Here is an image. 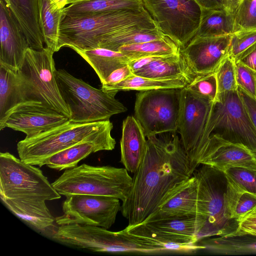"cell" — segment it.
Masks as SVG:
<instances>
[{
    "instance_id": "681fc988",
    "label": "cell",
    "mask_w": 256,
    "mask_h": 256,
    "mask_svg": "<svg viewBox=\"0 0 256 256\" xmlns=\"http://www.w3.org/2000/svg\"><path fill=\"white\" fill-rule=\"evenodd\" d=\"M83 0H68V5L70 4L74 3V2H81V1H83Z\"/></svg>"
},
{
    "instance_id": "8d00e7d4",
    "label": "cell",
    "mask_w": 256,
    "mask_h": 256,
    "mask_svg": "<svg viewBox=\"0 0 256 256\" xmlns=\"http://www.w3.org/2000/svg\"><path fill=\"white\" fill-rule=\"evenodd\" d=\"M256 42V30L235 32L231 36L228 54L234 58Z\"/></svg>"
},
{
    "instance_id": "277c9868",
    "label": "cell",
    "mask_w": 256,
    "mask_h": 256,
    "mask_svg": "<svg viewBox=\"0 0 256 256\" xmlns=\"http://www.w3.org/2000/svg\"><path fill=\"white\" fill-rule=\"evenodd\" d=\"M136 24H156L145 8L75 16L64 14L60 27L58 50L62 47H68L74 51L96 48L103 36Z\"/></svg>"
},
{
    "instance_id": "d4e9b609",
    "label": "cell",
    "mask_w": 256,
    "mask_h": 256,
    "mask_svg": "<svg viewBox=\"0 0 256 256\" xmlns=\"http://www.w3.org/2000/svg\"><path fill=\"white\" fill-rule=\"evenodd\" d=\"M134 74L156 79L184 76L193 80L196 77L180 52L177 54L160 56Z\"/></svg>"
},
{
    "instance_id": "9c48e42d",
    "label": "cell",
    "mask_w": 256,
    "mask_h": 256,
    "mask_svg": "<svg viewBox=\"0 0 256 256\" xmlns=\"http://www.w3.org/2000/svg\"><path fill=\"white\" fill-rule=\"evenodd\" d=\"M206 223L198 214L174 216L147 218L124 230L164 247L168 252H190L198 250V236Z\"/></svg>"
},
{
    "instance_id": "b9f144b4",
    "label": "cell",
    "mask_w": 256,
    "mask_h": 256,
    "mask_svg": "<svg viewBox=\"0 0 256 256\" xmlns=\"http://www.w3.org/2000/svg\"><path fill=\"white\" fill-rule=\"evenodd\" d=\"M132 74L133 72L128 64L118 68L112 72L102 83L101 89L119 84Z\"/></svg>"
},
{
    "instance_id": "4316f807",
    "label": "cell",
    "mask_w": 256,
    "mask_h": 256,
    "mask_svg": "<svg viewBox=\"0 0 256 256\" xmlns=\"http://www.w3.org/2000/svg\"><path fill=\"white\" fill-rule=\"evenodd\" d=\"M202 250L222 254H256V236L245 234L201 239Z\"/></svg>"
},
{
    "instance_id": "603a6c76",
    "label": "cell",
    "mask_w": 256,
    "mask_h": 256,
    "mask_svg": "<svg viewBox=\"0 0 256 256\" xmlns=\"http://www.w3.org/2000/svg\"><path fill=\"white\" fill-rule=\"evenodd\" d=\"M144 130L135 116L124 120L120 140V162L126 170L134 174L139 167L147 148Z\"/></svg>"
},
{
    "instance_id": "f907efd6",
    "label": "cell",
    "mask_w": 256,
    "mask_h": 256,
    "mask_svg": "<svg viewBox=\"0 0 256 256\" xmlns=\"http://www.w3.org/2000/svg\"><path fill=\"white\" fill-rule=\"evenodd\" d=\"M252 212H256V206L252 210L248 212V213H252ZM248 213H247V214H248Z\"/></svg>"
},
{
    "instance_id": "8992f818",
    "label": "cell",
    "mask_w": 256,
    "mask_h": 256,
    "mask_svg": "<svg viewBox=\"0 0 256 256\" xmlns=\"http://www.w3.org/2000/svg\"><path fill=\"white\" fill-rule=\"evenodd\" d=\"M52 184L66 197L73 194L106 196L122 202L130 194L132 178L125 168L84 164L66 170Z\"/></svg>"
},
{
    "instance_id": "484cf974",
    "label": "cell",
    "mask_w": 256,
    "mask_h": 256,
    "mask_svg": "<svg viewBox=\"0 0 256 256\" xmlns=\"http://www.w3.org/2000/svg\"><path fill=\"white\" fill-rule=\"evenodd\" d=\"M94 70L101 83L114 70L128 65L130 60L122 53L96 48L75 51Z\"/></svg>"
},
{
    "instance_id": "e575fe53",
    "label": "cell",
    "mask_w": 256,
    "mask_h": 256,
    "mask_svg": "<svg viewBox=\"0 0 256 256\" xmlns=\"http://www.w3.org/2000/svg\"><path fill=\"white\" fill-rule=\"evenodd\" d=\"M215 74L218 94L238 90L235 62L232 58L228 56L217 68Z\"/></svg>"
},
{
    "instance_id": "c3c4849f",
    "label": "cell",
    "mask_w": 256,
    "mask_h": 256,
    "mask_svg": "<svg viewBox=\"0 0 256 256\" xmlns=\"http://www.w3.org/2000/svg\"><path fill=\"white\" fill-rule=\"evenodd\" d=\"M68 0H56L54 2L51 4L54 10H62L68 5Z\"/></svg>"
},
{
    "instance_id": "836d02e7",
    "label": "cell",
    "mask_w": 256,
    "mask_h": 256,
    "mask_svg": "<svg viewBox=\"0 0 256 256\" xmlns=\"http://www.w3.org/2000/svg\"><path fill=\"white\" fill-rule=\"evenodd\" d=\"M196 94L214 102L218 94L215 72L196 76L186 86Z\"/></svg>"
},
{
    "instance_id": "ac0fdd59",
    "label": "cell",
    "mask_w": 256,
    "mask_h": 256,
    "mask_svg": "<svg viewBox=\"0 0 256 256\" xmlns=\"http://www.w3.org/2000/svg\"><path fill=\"white\" fill-rule=\"evenodd\" d=\"M69 120L62 113L43 106L30 102L18 107L10 116L4 128L20 131L30 138L58 126Z\"/></svg>"
},
{
    "instance_id": "7dc6e473",
    "label": "cell",
    "mask_w": 256,
    "mask_h": 256,
    "mask_svg": "<svg viewBox=\"0 0 256 256\" xmlns=\"http://www.w3.org/2000/svg\"><path fill=\"white\" fill-rule=\"evenodd\" d=\"M227 3L228 10L229 12L232 14L234 16L236 14V10L242 0H226Z\"/></svg>"
},
{
    "instance_id": "74e56055",
    "label": "cell",
    "mask_w": 256,
    "mask_h": 256,
    "mask_svg": "<svg viewBox=\"0 0 256 256\" xmlns=\"http://www.w3.org/2000/svg\"><path fill=\"white\" fill-rule=\"evenodd\" d=\"M224 172L247 192L256 195V171L244 168H233Z\"/></svg>"
},
{
    "instance_id": "30bf717a",
    "label": "cell",
    "mask_w": 256,
    "mask_h": 256,
    "mask_svg": "<svg viewBox=\"0 0 256 256\" xmlns=\"http://www.w3.org/2000/svg\"><path fill=\"white\" fill-rule=\"evenodd\" d=\"M193 174L198 184V214L204 217L206 224L198 236H228L236 228V222L228 220L224 215V196L226 179L224 172L208 165L202 164Z\"/></svg>"
},
{
    "instance_id": "f1b7e54d",
    "label": "cell",
    "mask_w": 256,
    "mask_h": 256,
    "mask_svg": "<svg viewBox=\"0 0 256 256\" xmlns=\"http://www.w3.org/2000/svg\"><path fill=\"white\" fill-rule=\"evenodd\" d=\"M144 8L142 0H84L66 6L64 15L75 16L99 12L140 10Z\"/></svg>"
},
{
    "instance_id": "2e32d148",
    "label": "cell",
    "mask_w": 256,
    "mask_h": 256,
    "mask_svg": "<svg viewBox=\"0 0 256 256\" xmlns=\"http://www.w3.org/2000/svg\"><path fill=\"white\" fill-rule=\"evenodd\" d=\"M225 172L233 168L256 171V153L243 144L232 142L218 134L210 136L198 161Z\"/></svg>"
},
{
    "instance_id": "ba28073f",
    "label": "cell",
    "mask_w": 256,
    "mask_h": 256,
    "mask_svg": "<svg viewBox=\"0 0 256 256\" xmlns=\"http://www.w3.org/2000/svg\"><path fill=\"white\" fill-rule=\"evenodd\" d=\"M56 80L63 100L69 108V120L92 122L110 120L127 108L115 96L92 87L64 70L56 71Z\"/></svg>"
},
{
    "instance_id": "7a4b0ae2",
    "label": "cell",
    "mask_w": 256,
    "mask_h": 256,
    "mask_svg": "<svg viewBox=\"0 0 256 256\" xmlns=\"http://www.w3.org/2000/svg\"><path fill=\"white\" fill-rule=\"evenodd\" d=\"M60 196L40 168L0 153V199L18 218L39 231L52 228L55 218L46 202Z\"/></svg>"
},
{
    "instance_id": "7402d4cb",
    "label": "cell",
    "mask_w": 256,
    "mask_h": 256,
    "mask_svg": "<svg viewBox=\"0 0 256 256\" xmlns=\"http://www.w3.org/2000/svg\"><path fill=\"white\" fill-rule=\"evenodd\" d=\"M197 200L198 184L193 176L170 192L158 209L147 218L198 214Z\"/></svg>"
},
{
    "instance_id": "52a82bcc",
    "label": "cell",
    "mask_w": 256,
    "mask_h": 256,
    "mask_svg": "<svg viewBox=\"0 0 256 256\" xmlns=\"http://www.w3.org/2000/svg\"><path fill=\"white\" fill-rule=\"evenodd\" d=\"M213 134L243 144L256 153V128L238 90L218 94L212 102L198 148V162L204 144Z\"/></svg>"
},
{
    "instance_id": "4dcf8cb0",
    "label": "cell",
    "mask_w": 256,
    "mask_h": 256,
    "mask_svg": "<svg viewBox=\"0 0 256 256\" xmlns=\"http://www.w3.org/2000/svg\"><path fill=\"white\" fill-rule=\"evenodd\" d=\"M104 150V148L92 142L78 143L60 151L48 158L44 165L48 168L62 170L78 166V163L90 154Z\"/></svg>"
},
{
    "instance_id": "60d3db41",
    "label": "cell",
    "mask_w": 256,
    "mask_h": 256,
    "mask_svg": "<svg viewBox=\"0 0 256 256\" xmlns=\"http://www.w3.org/2000/svg\"><path fill=\"white\" fill-rule=\"evenodd\" d=\"M256 206V195L249 192L243 194L240 198L236 208L234 218L246 214Z\"/></svg>"
},
{
    "instance_id": "e0dca14e",
    "label": "cell",
    "mask_w": 256,
    "mask_h": 256,
    "mask_svg": "<svg viewBox=\"0 0 256 256\" xmlns=\"http://www.w3.org/2000/svg\"><path fill=\"white\" fill-rule=\"evenodd\" d=\"M232 35L194 37L180 52L192 72L196 76L215 72L229 56Z\"/></svg>"
},
{
    "instance_id": "3957f363",
    "label": "cell",
    "mask_w": 256,
    "mask_h": 256,
    "mask_svg": "<svg viewBox=\"0 0 256 256\" xmlns=\"http://www.w3.org/2000/svg\"><path fill=\"white\" fill-rule=\"evenodd\" d=\"M112 128L110 120L85 123L68 120L20 141L17 144L18 154L24 162L40 167L54 154L82 142H94L102 146L104 150H111L116 144L111 134Z\"/></svg>"
},
{
    "instance_id": "ee69618b",
    "label": "cell",
    "mask_w": 256,
    "mask_h": 256,
    "mask_svg": "<svg viewBox=\"0 0 256 256\" xmlns=\"http://www.w3.org/2000/svg\"><path fill=\"white\" fill-rule=\"evenodd\" d=\"M238 90L256 128V98L240 88Z\"/></svg>"
},
{
    "instance_id": "8fae6325",
    "label": "cell",
    "mask_w": 256,
    "mask_h": 256,
    "mask_svg": "<svg viewBox=\"0 0 256 256\" xmlns=\"http://www.w3.org/2000/svg\"><path fill=\"white\" fill-rule=\"evenodd\" d=\"M144 7L162 34L180 49L197 32L202 10L194 0H142Z\"/></svg>"
},
{
    "instance_id": "d6986e66",
    "label": "cell",
    "mask_w": 256,
    "mask_h": 256,
    "mask_svg": "<svg viewBox=\"0 0 256 256\" xmlns=\"http://www.w3.org/2000/svg\"><path fill=\"white\" fill-rule=\"evenodd\" d=\"M0 42V64L12 70H20L30 46L18 23L1 0Z\"/></svg>"
},
{
    "instance_id": "ffe728a7",
    "label": "cell",
    "mask_w": 256,
    "mask_h": 256,
    "mask_svg": "<svg viewBox=\"0 0 256 256\" xmlns=\"http://www.w3.org/2000/svg\"><path fill=\"white\" fill-rule=\"evenodd\" d=\"M30 102L40 103L34 100L20 70L0 64V130L4 128L8 118L18 107Z\"/></svg>"
},
{
    "instance_id": "bcb514c9",
    "label": "cell",
    "mask_w": 256,
    "mask_h": 256,
    "mask_svg": "<svg viewBox=\"0 0 256 256\" xmlns=\"http://www.w3.org/2000/svg\"><path fill=\"white\" fill-rule=\"evenodd\" d=\"M160 56H145L132 60L128 62V65L134 74Z\"/></svg>"
},
{
    "instance_id": "f35d334b",
    "label": "cell",
    "mask_w": 256,
    "mask_h": 256,
    "mask_svg": "<svg viewBox=\"0 0 256 256\" xmlns=\"http://www.w3.org/2000/svg\"><path fill=\"white\" fill-rule=\"evenodd\" d=\"M234 62L238 87L256 98V72L240 62Z\"/></svg>"
},
{
    "instance_id": "5b68a950",
    "label": "cell",
    "mask_w": 256,
    "mask_h": 256,
    "mask_svg": "<svg viewBox=\"0 0 256 256\" xmlns=\"http://www.w3.org/2000/svg\"><path fill=\"white\" fill-rule=\"evenodd\" d=\"M52 239L61 244L92 252L155 254L164 252L162 247L124 229L112 232L98 226L70 224L52 231Z\"/></svg>"
},
{
    "instance_id": "44dd1931",
    "label": "cell",
    "mask_w": 256,
    "mask_h": 256,
    "mask_svg": "<svg viewBox=\"0 0 256 256\" xmlns=\"http://www.w3.org/2000/svg\"><path fill=\"white\" fill-rule=\"evenodd\" d=\"M10 10L23 30L30 47H45L42 26V0H1Z\"/></svg>"
},
{
    "instance_id": "1f68e13d",
    "label": "cell",
    "mask_w": 256,
    "mask_h": 256,
    "mask_svg": "<svg viewBox=\"0 0 256 256\" xmlns=\"http://www.w3.org/2000/svg\"><path fill=\"white\" fill-rule=\"evenodd\" d=\"M118 52L132 60L145 56L177 54L180 52V48L170 38L166 36L160 40L124 45L120 46Z\"/></svg>"
},
{
    "instance_id": "6da1fadb",
    "label": "cell",
    "mask_w": 256,
    "mask_h": 256,
    "mask_svg": "<svg viewBox=\"0 0 256 256\" xmlns=\"http://www.w3.org/2000/svg\"><path fill=\"white\" fill-rule=\"evenodd\" d=\"M192 175L188 158L177 135L148 137L145 154L134 174L130 194L121 206L128 226L144 221Z\"/></svg>"
},
{
    "instance_id": "83f0119b",
    "label": "cell",
    "mask_w": 256,
    "mask_h": 256,
    "mask_svg": "<svg viewBox=\"0 0 256 256\" xmlns=\"http://www.w3.org/2000/svg\"><path fill=\"white\" fill-rule=\"evenodd\" d=\"M192 80L184 76L167 79H156L132 74L126 79L116 85L102 89L115 96L120 91H144L164 88H182Z\"/></svg>"
},
{
    "instance_id": "d590c367",
    "label": "cell",
    "mask_w": 256,
    "mask_h": 256,
    "mask_svg": "<svg viewBox=\"0 0 256 256\" xmlns=\"http://www.w3.org/2000/svg\"><path fill=\"white\" fill-rule=\"evenodd\" d=\"M256 30V0H242L236 10L234 32Z\"/></svg>"
},
{
    "instance_id": "d6a6232c",
    "label": "cell",
    "mask_w": 256,
    "mask_h": 256,
    "mask_svg": "<svg viewBox=\"0 0 256 256\" xmlns=\"http://www.w3.org/2000/svg\"><path fill=\"white\" fill-rule=\"evenodd\" d=\"M64 13L62 10H54L50 0H42V26L45 46L54 52L58 51L60 27Z\"/></svg>"
},
{
    "instance_id": "ab89813d",
    "label": "cell",
    "mask_w": 256,
    "mask_h": 256,
    "mask_svg": "<svg viewBox=\"0 0 256 256\" xmlns=\"http://www.w3.org/2000/svg\"><path fill=\"white\" fill-rule=\"evenodd\" d=\"M236 230L228 236L245 234L256 236V212L248 213L236 218Z\"/></svg>"
},
{
    "instance_id": "4fadbf2b",
    "label": "cell",
    "mask_w": 256,
    "mask_h": 256,
    "mask_svg": "<svg viewBox=\"0 0 256 256\" xmlns=\"http://www.w3.org/2000/svg\"><path fill=\"white\" fill-rule=\"evenodd\" d=\"M54 52L46 46L40 50L28 48L20 71L35 100L70 118V110L62 98L56 80Z\"/></svg>"
},
{
    "instance_id": "f6af8a7d",
    "label": "cell",
    "mask_w": 256,
    "mask_h": 256,
    "mask_svg": "<svg viewBox=\"0 0 256 256\" xmlns=\"http://www.w3.org/2000/svg\"><path fill=\"white\" fill-rule=\"evenodd\" d=\"M202 8L216 10H228L226 0H194Z\"/></svg>"
},
{
    "instance_id": "cb8c5ba5",
    "label": "cell",
    "mask_w": 256,
    "mask_h": 256,
    "mask_svg": "<svg viewBox=\"0 0 256 256\" xmlns=\"http://www.w3.org/2000/svg\"><path fill=\"white\" fill-rule=\"evenodd\" d=\"M166 36L156 24H136L103 36L98 40V48L118 51L124 45L160 40Z\"/></svg>"
},
{
    "instance_id": "7c38bea8",
    "label": "cell",
    "mask_w": 256,
    "mask_h": 256,
    "mask_svg": "<svg viewBox=\"0 0 256 256\" xmlns=\"http://www.w3.org/2000/svg\"><path fill=\"white\" fill-rule=\"evenodd\" d=\"M180 90L156 89L136 94L135 118L146 138L178 130Z\"/></svg>"
},
{
    "instance_id": "7bdbcfd3",
    "label": "cell",
    "mask_w": 256,
    "mask_h": 256,
    "mask_svg": "<svg viewBox=\"0 0 256 256\" xmlns=\"http://www.w3.org/2000/svg\"><path fill=\"white\" fill-rule=\"evenodd\" d=\"M234 59L256 72V42Z\"/></svg>"
},
{
    "instance_id": "5bb4252c",
    "label": "cell",
    "mask_w": 256,
    "mask_h": 256,
    "mask_svg": "<svg viewBox=\"0 0 256 256\" xmlns=\"http://www.w3.org/2000/svg\"><path fill=\"white\" fill-rule=\"evenodd\" d=\"M63 214L55 218L60 225L79 224L109 229L120 210V200L111 196L73 194L66 196Z\"/></svg>"
},
{
    "instance_id": "f546056e",
    "label": "cell",
    "mask_w": 256,
    "mask_h": 256,
    "mask_svg": "<svg viewBox=\"0 0 256 256\" xmlns=\"http://www.w3.org/2000/svg\"><path fill=\"white\" fill-rule=\"evenodd\" d=\"M202 10L200 24L194 37L220 36L234 33V16L227 10Z\"/></svg>"
},
{
    "instance_id": "816d5d0a",
    "label": "cell",
    "mask_w": 256,
    "mask_h": 256,
    "mask_svg": "<svg viewBox=\"0 0 256 256\" xmlns=\"http://www.w3.org/2000/svg\"><path fill=\"white\" fill-rule=\"evenodd\" d=\"M55 0H50V4H52L54 2Z\"/></svg>"
},
{
    "instance_id": "9a60e30c",
    "label": "cell",
    "mask_w": 256,
    "mask_h": 256,
    "mask_svg": "<svg viewBox=\"0 0 256 256\" xmlns=\"http://www.w3.org/2000/svg\"><path fill=\"white\" fill-rule=\"evenodd\" d=\"M213 102L181 88L178 130L193 174L199 166L198 152Z\"/></svg>"
}]
</instances>
